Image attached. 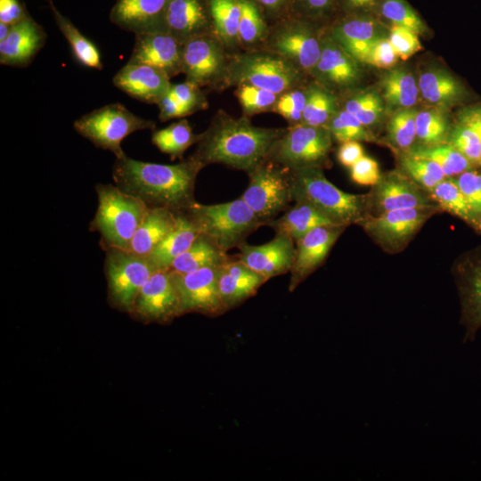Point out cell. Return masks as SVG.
<instances>
[{"label": "cell", "mask_w": 481, "mask_h": 481, "mask_svg": "<svg viewBox=\"0 0 481 481\" xmlns=\"http://www.w3.org/2000/svg\"><path fill=\"white\" fill-rule=\"evenodd\" d=\"M204 167L193 156L177 164L164 165L125 155L116 159L112 178L118 188L139 198L149 208H165L180 213L196 201L195 182Z\"/></svg>", "instance_id": "6da1fadb"}, {"label": "cell", "mask_w": 481, "mask_h": 481, "mask_svg": "<svg viewBox=\"0 0 481 481\" xmlns=\"http://www.w3.org/2000/svg\"><path fill=\"white\" fill-rule=\"evenodd\" d=\"M285 129L256 126L247 117L219 114L200 134L192 156L204 166L222 163L248 172L266 159Z\"/></svg>", "instance_id": "7a4b0ae2"}, {"label": "cell", "mask_w": 481, "mask_h": 481, "mask_svg": "<svg viewBox=\"0 0 481 481\" xmlns=\"http://www.w3.org/2000/svg\"><path fill=\"white\" fill-rule=\"evenodd\" d=\"M290 177L292 200L313 206L337 225L359 224L369 216L367 194L343 192L325 177L322 167L293 169Z\"/></svg>", "instance_id": "3957f363"}, {"label": "cell", "mask_w": 481, "mask_h": 481, "mask_svg": "<svg viewBox=\"0 0 481 481\" xmlns=\"http://www.w3.org/2000/svg\"><path fill=\"white\" fill-rule=\"evenodd\" d=\"M95 190L98 207L90 224L91 231L99 232L102 249L127 250L150 208L116 184L98 183Z\"/></svg>", "instance_id": "277c9868"}, {"label": "cell", "mask_w": 481, "mask_h": 481, "mask_svg": "<svg viewBox=\"0 0 481 481\" xmlns=\"http://www.w3.org/2000/svg\"><path fill=\"white\" fill-rule=\"evenodd\" d=\"M200 233L208 236L227 251L239 247L263 223L241 199L212 205L193 202L184 211Z\"/></svg>", "instance_id": "5b68a950"}, {"label": "cell", "mask_w": 481, "mask_h": 481, "mask_svg": "<svg viewBox=\"0 0 481 481\" xmlns=\"http://www.w3.org/2000/svg\"><path fill=\"white\" fill-rule=\"evenodd\" d=\"M303 72L273 52H247L233 58L227 67L231 84H249L277 94L298 87Z\"/></svg>", "instance_id": "8992f818"}, {"label": "cell", "mask_w": 481, "mask_h": 481, "mask_svg": "<svg viewBox=\"0 0 481 481\" xmlns=\"http://www.w3.org/2000/svg\"><path fill=\"white\" fill-rule=\"evenodd\" d=\"M155 123L135 115L123 104H107L83 115L74 122L75 130L96 147L111 151L116 159L126 155L121 142L129 135L153 129Z\"/></svg>", "instance_id": "52a82bcc"}, {"label": "cell", "mask_w": 481, "mask_h": 481, "mask_svg": "<svg viewBox=\"0 0 481 481\" xmlns=\"http://www.w3.org/2000/svg\"><path fill=\"white\" fill-rule=\"evenodd\" d=\"M333 138L325 126L291 125L272 146L266 159L290 170L318 167L328 159Z\"/></svg>", "instance_id": "ba28073f"}, {"label": "cell", "mask_w": 481, "mask_h": 481, "mask_svg": "<svg viewBox=\"0 0 481 481\" xmlns=\"http://www.w3.org/2000/svg\"><path fill=\"white\" fill-rule=\"evenodd\" d=\"M248 174L249 183L240 198L267 225L292 200L290 169L265 159Z\"/></svg>", "instance_id": "9c48e42d"}, {"label": "cell", "mask_w": 481, "mask_h": 481, "mask_svg": "<svg viewBox=\"0 0 481 481\" xmlns=\"http://www.w3.org/2000/svg\"><path fill=\"white\" fill-rule=\"evenodd\" d=\"M319 26L292 15L276 21L268 33L271 52L286 59L303 73L312 74L321 55Z\"/></svg>", "instance_id": "30bf717a"}, {"label": "cell", "mask_w": 481, "mask_h": 481, "mask_svg": "<svg viewBox=\"0 0 481 481\" xmlns=\"http://www.w3.org/2000/svg\"><path fill=\"white\" fill-rule=\"evenodd\" d=\"M441 210L439 206L390 210L369 215L359 225L385 252L395 254L404 249L422 225Z\"/></svg>", "instance_id": "8fae6325"}, {"label": "cell", "mask_w": 481, "mask_h": 481, "mask_svg": "<svg viewBox=\"0 0 481 481\" xmlns=\"http://www.w3.org/2000/svg\"><path fill=\"white\" fill-rule=\"evenodd\" d=\"M105 251L109 298L116 307L131 313L141 289L157 270L147 257L118 249Z\"/></svg>", "instance_id": "7c38bea8"}, {"label": "cell", "mask_w": 481, "mask_h": 481, "mask_svg": "<svg viewBox=\"0 0 481 481\" xmlns=\"http://www.w3.org/2000/svg\"><path fill=\"white\" fill-rule=\"evenodd\" d=\"M452 275L460 301V323L464 344L475 341L481 330V247L459 257Z\"/></svg>", "instance_id": "4fadbf2b"}, {"label": "cell", "mask_w": 481, "mask_h": 481, "mask_svg": "<svg viewBox=\"0 0 481 481\" xmlns=\"http://www.w3.org/2000/svg\"><path fill=\"white\" fill-rule=\"evenodd\" d=\"M367 198L371 216L395 209L438 206L428 191L400 170L381 175Z\"/></svg>", "instance_id": "5bb4252c"}, {"label": "cell", "mask_w": 481, "mask_h": 481, "mask_svg": "<svg viewBox=\"0 0 481 481\" xmlns=\"http://www.w3.org/2000/svg\"><path fill=\"white\" fill-rule=\"evenodd\" d=\"M228 63L224 50L212 33L185 41L182 52V73L199 86L226 77Z\"/></svg>", "instance_id": "9a60e30c"}, {"label": "cell", "mask_w": 481, "mask_h": 481, "mask_svg": "<svg viewBox=\"0 0 481 481\" xmlns=\"http://www.w3.org/2000/svg\"><path fill=\"white\" fill-rule=\"evenodd\" d=\"M219 267H205L185 273L169 270L177 289L181 314L194 312L216 316L226 312L218 291Z\"/></svg>", "instance_id": "2e32d148"}, {"label": "cell", "mask_w": 481, "mask_h": 481, "mask_svg": "<svg viewBox=\"0 0 481 481\" xmlns=\"http://www.w3.org/2000/svg\"><path fill=\"white\" fill-rule=\"evenodd\" d=\"M327 33L357 62L362 63L374 42L388 37L389 27L376 15L344 14L330 22Z\"/></svg>", "instance_id": "e0dca14e"}, {"label": "cell", "mask_w": 481, "mask_h": 481, "mask_svg": "<svg viewBox=\"0 0 481 481\" xmlns=\"http://www.w3.org/2000/svg\"><path fill=\"white\" fill-rule=\"evenodd\" d=\"M146 322H166L181 315L177 289L172 273L156 271L141 289L133 310Z\"/></svg>", "instance_id": "ac0fdd59"}, {"label": "cell", "mask_w": 481, "mask_h": 481, "mask_svg": "<svg viewBox=\"0 0 481 481\" xmlns=\"http://www.w3.org/2000/svg\"><path fill=\"white\" fill-rule=\"evenodd\" d=\"M321 55L312 72L319 85L332 90H346L355 86L362 77L357 62L327 32L322 35Z\"/></svg>", "instance_id": "d6986e66"}, {"label": "cell", "mask_w": 481, "mask_h": 481, "mask_svg": "<svg viewBox=\"0 0 481 481\" xmlns=\"http://www.w3.org/2000/svg\"><path fill=\"white\" fill-rule=\"evenodd\" d=\"M345 228L341 225L317 226L296 241L295 260L289 271V291L322 265Z\"/></svg>", "instance_id": "ffe728a7"}, {"label": "cell", "mask_w": 481, "mask_h": 481, "mask_svg": "<svg viewBox=\"0 0 481 481\" xmlns=\"http://www.w3.org/2000/svg\"><path fill=\"white\" fill-rule=\"evenodd\" d=\"M183 45L167 32L137 34L127 62L155 67L172 77L182 72Z\"/></svg>", "instance_id": "44dd1931"}, {"label": "cell", "mask_w": 481, "mask_h": 481, "mask_svg": "<svg viewBox=\"0 0 481 481\" xmlns=\"http://www.w3.org/2000/svg\"><path fill=\"white\" fill-rule=\"evenodd\" d=\"M294 241L290 237L276 234L263 245L243 242L238 247L240 251L239 260L269 280L290 271L296 255Z\"/></svg>", "instance_id": "7402d4cb"}, {"label": "cell", "mask_w": 481, "mask_h": 481, "mask_svg": "<svg viewBox=\"0 0 481 481\" xmlns=\"http://www.w3.org/2000/svg\"><path fill=\"white\" fill-rule=\"evenodd\" d=\"M116 87L138 101L155 103L170 89V77L162 70L142 63L127 62L113 77Z\"/></svg>", "instance_id": "603a6c76"}, {"label": "cell", "mask_w": 481, "mask_h": 481, "mask_svg": "<svg viewBox=\"0 0 481 481\" xmlns=\"http://www.w3.org/2000/svg\"><path fill=\"white\" fill-rule=\"evenodd\" d=\"M46 38L44 29L27 15L13 24L6 38L0 42V63L19 68L29 66Z\"/></svg>", "instance_id": "cb8c5ba5"}, {"label": "cell", "mask_w": 481, "mask_h": 481, "mask_svg": "<svg viewBox=\"0 0 481 481\" xmlns=\"http://www.w3.org/2000/svg\"><path fill=\"white\" fill-rule=\"evenodd\" d=\"M169 0H116L110 20L135 35L163 31L164 15Z\"/></svg>", "instance_id": "d4e9b609"}, {"label": "cell", "mask_w": 481, "mask_h": 481, "mask_svg": "<svg viewBox=\"0 0 481 481\" xmlns=\"http://www.w3.org/2000/svg\"><path fill=\"white\" fill-rule=\"evenodd\" d=\"M163 30L183 44L190 38L212 33L207 0H169Z\"/></svg>", "instance_id": "484cf974"}, {"label": "cell", "mask_w": 481, "mask_h": 481, "mask_svg": "<svg viewBox=\"0 0 481 481\" xmlns=\"http://www.w3.org/2000/svg\"><path fill=\"white\" fill-rule=\"evenodd\" d=\"M266 281L240 260H229L222 265L218 270L217 285L225 311L254 296Z\"/></svg>", "instance_id": "4316f807"}, {"label": "cell", "mask_w": 481, "mask_h": 481, "mask_svg": "<svg viewBox=\"0 0 481 481\" xmlns=\"http://www.w3.org/2000/svg\"><path fill=\"white\" fill-rule=\"evenodd\" d=\"M176 223V212L165 208H150L126 251L142 257H148L175 228Z\"/></svg>", "instance_id": "83f0119b"}, {"label": "cell", "mask_w": 481, "mask_h": 481, "mask_svg": "<svg viewBox=\"0 0 481 481\" xmlns=\"http://www.w3.org/2000/svg\"><path fill=\"white\" fill-rule=\"evenodd\" d=\"M200 233L185 212L177 213L176 225L147 258L157 271H168L174 260L192 245Z\"/></svg>", "instance_id": "f1b7e54d"}, {"label": "cell", "mask_w": 481, "mask_h": 481, "mask_svg": "<svg viewBox=\"0 0 481 481\" xmlns=\"http://www.w3.org/2000/svg\"><path fill=\"white\" fill-rule=\"evenodd\" d=\"M418 86L426 102L444 110L456 104L464 95L460 81L443 68L423 71L418 79Z\"/></svg>", "instance_id": "f546056e"}, {"label": "cell", "mask_w": 481, "mask_h": 481, "mask_svg": "<svg viewBox=\"0 0 481 481\" xmlns=\"http://www.w3.org/2000/svg\"><path fill=\"white\" fill-rule=\"evenodd\" d=\"M276 234L286 235L295 241L312 229L322 225H337L313 206L301 201L289 208L281 217L267 224Z\"/></svg>", "instance_id": "4dcf8cb0"}, {"label": "cell", "mask_w": 481, "mask_h": 481, "mask_svg": "<svg viewBox=\"0 0 481 481\" xmlns=\"http://www.w3.org/2000/svg\"><path fill=\"white\" fill-rule=\"evenodd\" d=\"M226 252L208 236L200 233L192 245L174 260L169 270L185 273L205 267L221 266L230 260Z\"/></svg>", "instance_id": "1f68e13d"}, {"label": "cell", "mask_w": 481, "mask_h": 481, "mask_svg": "<svg viewBox=\"0 0 481 481\" xmlns=\"http://www.w3.org/2000/svg\"><path fill=\"white\" fill-rule=\"evenodd\" d=\"M381 97L387 107L394 111L412 108L419 97L418 81L404 68H392L379 81Z\"/></svg>", "instance_id": "d6a6232c"}, {"label": "cell", "mask_w": 481, "mask_h": 481, "mask_svg": "<svg viewBox=\"0 0 481 481\" xmlns=\"http://www.w3.org/2000/svg\"><path fill=\"white\" fill-rule=\"evenodd\" d=\"M207 5L212 34L223 45L232 47L239 42L240 0H207Z\"/></svg>", "instance_id": "836d02e7"}, {"label": "cell", "mask_w": 481, "mask_h": 481, "mask_svg": "<svg viewBox=\"0 0 481 481\" xmlns=\"http://www.w3.org/2000/svg\"><path fill=\"white\" fill-rule=\"evenodd\" d=\"M48 2L56 25L69 44L75 59L87 68L102 69L103 66L97 46L57 10L53 0H48Z\"/></svg>", "instance_id": "e575fe53"}, {"label": "cell", "mask_w": 481, "mask_h": 481, "mask_svg": "<svg viewBox=\"0 0 481 481\" xmlns=\"http://www.w3.org/2000/svg\"><path fill=\"white\" fill-rule=\"evenodd\" d=\"M429 193L442 210L459 217L476 231L481 232L480 221L474 214L453 177L444 178Z\"/></svg>", "instance_id": "d590c367"}, {"label": "cell", "mask_w": 481, "mask_h": 481, "mask_svg": "<svg viewBox=\"0 0 481 481\" xmlns=\"http://www.w3.org/2000/svg\"><path fill=\"white\" fill-rule=\"evenodd\" d=\"M404 151L436 162L442 168L446 178L455 177L474 168L470 162L449 143L431 146L416 144Z\"/></svg>", "instance_id": "8d00e7d4"}, {"label": "cell", "mask_w": 481, "mask_h": 481, "mask_svg": "<svg viewBox=\"0 0 481 481\" xmlns=\"http://www.w3.org/2000/svg\"><path fill=\"white\" fill-rule=\"evenodd\" d=\"M200 135H195L186 119H181L168 126L153 132L152 143L172 159L182 157L192 144L198 143Z\"/></svg>", "instance_id": "74e56055"}, {"label": "cell", "mask_w": 481, "mask_h": 481, "mask_svg": "<svg viewBox=\"0 0 481 481\" xmlns=\"http://www.w3.org/2000/svg\"><path fill=\"white\" fill-rule=\"evenodd\" d=\"M306 88V102L301 122L312 126H325L338 109L336 95L320 85Z\"/></svg>", "instance_id": "f35d334b"}, {"label": "cell", "mask_w": 481, "mask_h": 481, "mask_svg": "<svg viewBox=\"0 0 481 481\" xmlns=\"http://www.w3.org/2000/svg\"><path fill=\"white\" fill-rule=\"evenodd\" d=\"M451 128L444 110L433 107L418 110L415 119L418 145L431 146L447 143Z\"/></svg>", "instance_id": "ab89813d"}, {"label": "cell", "mask_w": 481, "mask_h": 481, "mask_svg": "<svg viewBox=\"0 0 481 481\" xmlns=\"http://www.w3.org/2000/svg\"><path fill=\"white\" fill-rule=\"evenodd\" d=\"M376 16L388 27L401 26L418 35L428 32V26L407 0H381Z\"/></svg>", "instance_id": "60d3db41"}, {"label": "cell", "mask_w": 481, "mask_h": 481, "mask_svg": "<svg viewBox=\"0 0 481 481\" xmlns=\"http://www.w3.org/2000/svg\"><path fill=\"white\" fill-rule=\"evenodd\" d=\"M400 171L428 192L445 177L442 168L434 161L398 151Z\"/></svg>", "instance_id": "b9f144b4"}, {"label": "cell", "mask_w": 481, "mask_h": 481, "mask_svg": "<svg viewBox=\"0 0 481 481\" xmlns=\"http://www.w3.org/2000/svg\"><path fill=\"white\" fill-rule=\"evenodd\" d=\"M417 112L412 107L395 110L390 117L387 125V139L397 151H407L416 142Z\"/></svg>", "instance_id": "7bdbcfd3"}, {"label": "cell", "mask_w": 481, "mask_h": 481, "mask_svg": "<svg viewBox=\"0 0 481 481\" xmlns=\"http://www.w3.org/2000/svg\"><path fill=\"white\" fill-rule=\"evenodd\" d=\"M240 4L239 42L246 45L256 44L268 36L266 17L253 0H240Z\"/></svg>", "instance_id": "ee69618b"}, {"label": "cell", "mask_w": 481, "mask_h": 481, "mask_svg": "<svg viewBox=\"0 0 481 481\" xmlns=\"http://www.w3.org/2000/svg\"><path fill=\"white\" fill-rule=\"evenodd\" d=\"M344 109L354 114L368 128L381 120L385 105L381 95L373 90H366L347 98Z\"/></svg>", "instance_id": "f6af8a7d"}, {"label": "cell", "mask_w": 481, "mask_h": 481, "mask_svg": "<svg viewBox=\"0 0 481 481\" xmlns=\"http://www.w3.org/2000/svg\"><path fill=\"white\" fill-rule=\"evenodd\" d=\"M332 138L338 143L347 141L375 140L368 128L351 112L345 110H338L326 126Z\"/></svg>", "instance_id": "bcb514c9"}, {"label": "cell", "mask_w": 481, "mask_h": 481, "mask_svg": "<svg viewBox=\"0 0 481 481\" xmlns=\"http://www.w3.org/2000/svg\"><path fill=\"white\" fill-rule=\"evenodd\" d=\"M290 15L322 25L338 16V0H291Z\"/></svg>", "instance_id": "7dc6e473"}, {"label": "cell", "mask_w": 481, "mask_h": 481, "mask_svg": "<svg viewBox=\"0 0 481 481\" xmlns=\"http://www.w3.org/2000/svg\"><path fill=\"white\" fill-rule=\"evenodd\" d=\"M473 166H481V140L469 126L458 122L451 128L448 141Z\"/></svg>", "instance_id": "c3c4849f"}, {"label": "cell", "mask_w": 481, "mask_h": 481, "mask_svg": "<svg viewBox=\"0 0 481 481\" xmlns=\"http://www.w3.org/2000/svg\"><path fill=\"white\" fill-rule=\"evenodd\" d=\"M235 95L247 115L273 110L279 94L249 84L238 86Z\"/></svg>", "instance_id": "681fc988"}, {"label": "cell", "mask_w": 481, "mask_h": 481, "mask_svg": "<svg viewBox=\"0 0 481 481\" xmlns=\"http://www.w3.org/2000/svg\"><path fill=\"white\" fill-rule=\"evenodd\" d=\"M306 102V88L298 86L280 94L273 110L281 115L291 125L301 122Z\"/></svg>", "instance_id": "f907efd6"}, {"label": "cell", "mask_w": 481, "mask_h": 481, "mask_svg": "<svg viewBox=\"0 0 481 481\" xmlns=\"http://www.w3.org/2000/svg\"><path fill=\"white\" fill-rule=\"evenodd\" d=\"M453 179L481 223V172L472 168Z\"/></svg>", "instance_id": "816d5d0a"}, {"label": "cell", "mask_w": 481, "mask_h": 481, "mask_svg": "<svg viewBox=\"0 0 481 481\" xmlns=\"http://www.w3.org/2000/svg\"><path fill=\"white\" fill-rule=\"evenodd\" d=\"M388 39L403 61H406L421 49L418 34L401 26L389 27Z\"/></svg>", "instance_id": "f5cc1de1"}, {"label": "cell", "mask_w": 481, "mask_h": 481, "mask_svg": "<svg viewBox=\"0 0 481 481\" xmlns=\"http://www.w3.org/2000/svg\"><path fill=\"white\" fill-rule=\"evenodd\" d=\"M398 58L388 37H384L377 40L369 47L363 58L362 63L389 69L395 66Z\"/></svg>", "instance_id": "db71d44e"}, {"label": "cell", "mask_w": 481, "mask_h": 481, "mask_svg": "<svg viewBox=\"0 0 481 481\" xmlns=\"http://www.w3.org/2000/svg\"><path fill=\"white\" fill-rule=\"evenodd\" d=\"M198 85L185 80L183 83L171 85L169 92L187 110L192 114L200 110L205 109L207 101Z\"/></svg>", "instance_id": "11a10c76"}, {"label": "cell", "mask_w": 481, "mask_h": 481, "mask_svg": "<svg viewBox=\"0 0 481 481\" xmlns=\"http://www.w3.org/2000/svg\"><path fill=\"white\" fill-rule=\"evenodd\" d=\"M352 180L365 186H374L380 179L381 173L378 162L363 155L350 167Z\"/></svg>", "instance_id": "9f6ffc18"}, {"label": "cell", "mask_w": 481, "mask_h": 481, "mask_svg": "<svg viewBox=\"0 0 481 481\" xmlns=\"http://www.w3.org/2000/svg\"><path fill=\"white\" fill-rule=\"evenodd\" d=\"M380 1L381 0H338V15H376Z\"/></svg>", "instance_id": "6f0895ef"}, {"label": "cell", "mask_w": 481, "mask_h": 481, "mask_svg": "<svg viewBox=\"0 0 481 481\" xmlns=\"http://www.w3.org/2000/svg\"><path fill=\"white\" fill-rule=\"evenodd\" d=\"M157 105L159 110V118L161 121L183 118L189 115L187 110L169 91L159 100Z\"/></svg>", "instance_id": "680465c9"}, {"label": "cell", "mask_w": 481, "mask_h": 481, "mask_svg": "<svg viewBox=\"0 0 481 481\" xmlns=\"http://www.w3.org/2000/svg\"><path fill=\"white\" fill-rule=\"evenodd\" d=\"M263 11L266 19L276 21L290 15L291 0H253Z\"/></svg>", "instance_id": "91938a15"}, {"label": "cell", "mask_w": 481, "mask_h": 481, "mask_svg": "<svg viewBox=\"0 0 481 481\" xmlns=\"http://www.w3.org/2000/svg\"><path fill=\"white\" fill-rule=\"evenodd\" d=\"M29 13L20 0H0V22L13 25Z\"/></svg>", "instance_id": "94428289"}, {"label": "cell", "mask_w": 481, "mask_h": 481, "mask_svg": "<svg viewBox=\"0 0 481 481\" xmlns=\"http://www.w3.org/2000/svg\"><path fill=\"white\" fill-rule=\"evenodd\" d=\"M363 155V148L357 141L342 143L337 154L338 161L349 168Z\"/></svg>", "instance_id": "6125c7cd"}, {"label": "cell", "mask_w": 481, "mask_h": 481, "mask_svg": "<svg viewBox=\"0 0 481 481\" xmlns=\"http://www.w3.org/2000/svg\"><path fill=\"white\" fill-rule=\"evenodd\" d=\"M459 122L473 129L481 140V105L463 110L460 114Z\"/></svg>", "instance_id": "be15d7a7"}, {"label": "cell", "mask_w": 481, "mask_h": 481, "mask_svg": "<svg viewBox=\"0 0 481 481\" xmlns=\"http://www.w3.org/2000/svg\"><path fill=\"white\" fill-rule=\"evenodd\" d=\"M12 27V25L0 22V42L6 38V37L10 33Z\"/></svg>", "instance_id": "e7e4bbea"}]
</instances>
